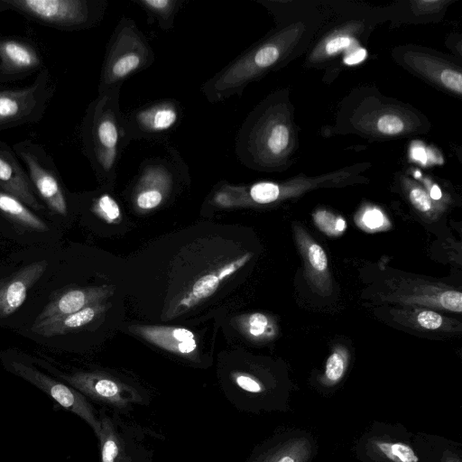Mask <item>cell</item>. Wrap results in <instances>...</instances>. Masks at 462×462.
<instances>
[{"label": "cell", "mask_w": 462, "mask_h": 462, "mask_svg": "<svg viewBox=\"0 0 462 462\" xmlns=\"http://www.w3.org/2000/svg\"><path fill=\"white\" fill-rule=\"evenodd\" d=\"M60 377L84 396L119 411H128L134 404L145 402L138 388L104 372H77Z\"/></svg>", "instance_id": "obj_4"}, {"label": "cell", "mask_w": 462, "mask_h": 462, "mask_svg": "<svg viewBox=\"0 0 462 462\" xmlns=\"http://www.w3.org/2000/svg\"><path fill=\"white\" fill-rule=\"evenodd\" d=\"M152 17L162 30H170L184 0H133Z\"/></svg>", "instance_id": "obj_22"}, {"label": "cell", "mask_w": 462, "mask_h": 462, "mask_svg": "<svg viewBox=\"0 0 462 462\" xmlns=\"http://www.w3.org/2000/svg\"><path fill=\"white\" fill-rule=\"evenodd\" d=\"M120 89L102 94L89 105L82 127L85 152L98 178L112 182L121 154L131 141Z\"/></svg>", "instance_id": "obj_1"}, {"label": "cell", "mask_w": 462, "mask_h": 462, "mask_svg": "<svg viewBox=\"0 0 462 462\" xmlns=\"http://www.w3.org/2000/svg\"><path fill=\"white\" fill-rule=\"evenodd\" d=\"M410 199L420 212L426 213L431 209L430 197L420 188H414L410 191Z\"/></svg>", "instance_id": "obj_30"}, {"label": "cell", "mask_w": 462, "mask_h": 462, "mask_svg": "<svg viewBox=\"0 0 462 462\" xmlns=\"http://www.w3.org/2000/svg\"><path fill=\"white\" fill-rule=\"evenodd\" d=\"M0 188L27 207L35 210L43 208L34 195L28 175L6 148H0Z\"/></svg>", "instance_id": "obj_12"}, {"label": "cell", "mask_w": 462, "mask_h": 462, "mask_svg": "<svg viewBox=\"0 0 462 462\" xmlns=\"http://www.w3.org/2000/svg\"><path fill=\"white\" fill-rule=\"evenodd\" d=\"M441 462H461L460 457L451 451L446 450L443 453Z\"/></svg>", "instance_id": "obj_35"}, {"label": "cell", "mask_w": 462, "mask_h": 462, "mask_svg": "<svg viewBox=\"0 0 462 462\" xmlns=\"http://www.w3.org/2000/svg\"><path fill=\"white\" fill-rule=\"evenodd\" d=\"M93 211L108 223L116 221L121 216L118 203L107 193H103L96 198Z\"/></svg>", "instance_id": "obj_25"}, {"label": "cell", "mask_w": 462, "mask_h": 462, "mask_svg": "<svg viewBox=\"0 0 462 462\" xmlns=\"http://www.w3.org/2000/svg\"><path fill=\"white\" fill-rule=\"evenodd\" d=\"M243 331L254 339L269 337L272 333L270 319L263 313H253L242 320Z\"/></svg>", "instance_id": "obj_24"}, {"label": "cell", "mask_w": 462, "mask_h": 462, "mask_svg": "<svg viewBox=\"0 0 462 462\" xmlns=\"http://www.w3.org/2000/svg\"><path fill=\"white\" fill-rule=\"evenodd\" d=\"M13 7L43 23L66 28H84L97 23L106 9L104 1L4 0Z\"/></svg>", "instance_id": "obj_3"}, {"label": "cell", "mask_w": 462, "mask_h": 462, "mask_svg": "<svg viewBox=\"0 0 462 462\" xmlns=\"http://www.w3.org/2000/svg\"><path fill=\"white\" fill-rule=\"evenodd\" d=\"M412 156L415 160L420 161L421 162H425L427 159L425 151L420 147L412 150Z\"/></svg>", "instance_id": "obj_36"}, {"label": "cell", "mask_w": 462, "mask_h": 462, "mask_svg": "<svg viewBox=\"0 0 462 462\" xmlns=\"http://www.w3.org/2000/svg\"><path fill=\"white\" fill-rule=\"evenodd\" d=\"M312 452L308 438L291 437L258 449L246 462H309Z\"/></svg>", "instance_id": "obj_15"}, {"label": "cell", "mask_w": 462, "mask_h": 462, "mask_svg": "<svg viewBox=\"0 0 462 462\" xmlns=\"http://www.w3.org/2000/svg\"><path fill=\"white\" fill-rule=\"evenodd\" d=\"M316 225L325 233L332 236L338 235L346 229V222L341 217H337L328 212H318L315 215Z\"/></svg>", "instance_id": "obj_26"}, {"label": "cell", "mask_w": 462, "mask_h": 462, "mask_svg": "<svg viewBox=\"0 0 462 462\" xmlns=\"http://www.w3.org/2000/svg\"><path fill=\"white\" fill-rule=\"evenodd\" d=\"M365 448L368 456L378 462H419L414 449L404 442L372 438Z\"/></svg>", "instance_id": "obj_20"}, {"label": "cell", "mask_w": 462, "mask_h": 462, "mask_svg": "<svg viewBox=\"0 0 462 462\" xmlns=\"http://www.w3.org/2000/svg\"><path fill=\"white\" fill-rule=\"evenodd\" d=\"M298 244L307 268L309 277L317 289L325 292L329 288L328 259L323 248L309 237L308 234L297 228Z\"/></svg>", "instance_id": "obj_18"}, {"label": "cell", "mask_w": 462, "mask_h": 462, "mask_svg": "<svg viewBox=\"0 0 462 462\" xmlns=\"http://www.w3.org/2000/svg\"><path fill=\"white\" fill-rule=\"evenodd\" d=\"M101 433L98 437L101 462H133L129 446L116 422L102 412L99 416Z\"/></svg>", "instance_id": "obj_19"}, {"label": "cell", "mask_w": 462, "mask_h": 462, "mask_svg": "<svg viewBox=\"0 0 462 462\" xmlns=\"http://www.w3.org/2000/svg\"><path fill=\"white\" fill-rule=\"evenodd\" d=\"M145 462H152V461H151V459L149 458V459H147Z\"/></svg>", "instance_id": "obj_39"}, {"label": "cell", "mask_w": 462, "mask_h": 462, "mask_svg": "<svg viewBox=\"0 0 462 462\" xmlns=\"http://www.w3.org/2000/svg\"><path fill=\"white\" fill-rule=\"evenodd\" d=\"M440 80L448 88L461 93L462 91V77L459 72L445 69L440 75Z\"/></svg>", "instance_id": "obj_31"}, {"label": "cell", "mask_w": 462, "mask_h": 462, "mask_svg": "<svg viewBox=\"0 0 462 462\" xmlns=\"http://www.w3.org/2000/svg\"><path fill=\"white\" fill-rule=\"evenodd\" d=\"M130 330L152 345L179 356H192L197 342L192 331L186 328L139 325Z\"/></svg>", "instance_id": "obj_11"}, {"label": "cell", "mask_w": 462, "mask_h": 462, "mask_svg": "<svg viewBox=\"0 0 462 462\" xmlns=\"http://www.w3.org/2000/svg\"><path fill=\"white\" fill-rule=\"evenodd\" d=\"M154 60V51L145 35L134 21L123 17L106 49L98 94L120 89L125 80L150 67Z\"/></svg>", "instance_id": "obj_2"}, {"label": "cell", "mask_w": 462, "mask_h": 462, "mask_svg": "<svg viewBox=\"0 0 462 462\" xmlns=\"http://www.w3.org/2000/svg\"><path fill=\"white\" fill-rule=\"evenodd\" d=\"M252 254H245L241 257L208 273L198 279L190 291L180 299L178 307L189 309L199 300L211 296L226 278L244 266L251 258Z\"/></svg>", "instance_id": "obj_17"}, {"label": "cell", "mask_w": 462, "mask_h": 462, "mask_svg": "<svg viewBox=\"0 0 462 462\" xmlns=\"http://www.w3.org/2000/svg\"><path fill=\"white\" fill-rule=\"evenodd\" d=\"M111 293V289L106 286L66 291L47 304L35 321L75 313L91 304L102 302Z\"/></svg>", "instance_id": "obj_13"}, {"label": "cell", "mask_w": 462, "mask_h": 462, "mask_svg": "<svg viewBox=\"0 0 462 462\" xmlns=\"http://www.w3.org/2000/svg\"><path fill=\"white\" fill-rule=\"evenodd\" d=\"M177 156L169 159H151L141 167L134 185L132 201L140 211H149L161 206L171 194L176 171L182 168Z\"/></svg>", "instance_id": "obj_6"}, {"label": "cell", "mask_w": 462, "mask_h": 462, "mask_svg": "<svg viewBox=\"0 0 462 462\" xmlns=\"http://www.w3.org/2000/svg\"><path fill=\"white\" fill-rule=\"evenodd\" d=\"M403 123L400 117L393 115H385L377 122L378 130L385 134H395L402 131Z\"/></svg>", "instance_id": "obj_28"}, {"label": "cell", "mask_w": 462, "mask_h": 462, "mask_svg": "<svg viewBox=\"0 0 462 462\" xmlns=\"http://www.w3.org/2000/svg\"><path fill=\"white\" fill-rule=\"evenodd\" d=\"M366 56V51L364 49L358 50L357 51L348 55L345 59V62L348 65L356 64L362 61Z\"/></svg>", "instance_id": "obj_34"}, {"label": "cell", "mask_w": 462, "mask_h": 462, "mask_svg": "<svg viewBox=\"0 0 462 462\" xmlns=\"http://www.w3.org/2000/svg\"><path fill=\"white\" fill-rule=\"evenodd\" d=\"M1 7H6V6L4 5V3H3V2H1V3H0V9H1Z\"/></svg>", "instance_id": "obj_38"}, {"label": "cell", "mask_w": 462, "mask_h": 462, "mask_svg": "<svg viewBox=\"0 0 462 462\" xmlns=\"http://www.w3.org/2000/svg\"><path fill=\"white\" fill-rule=\"evenodd\" d=\"M9 369L41 389L58 404L84 420L92 428L98 439L101 433L99 416L81 393L23 362L11 361Z\"/></svg>", "instance_id": "obj_5"}, {"label": "cell", "mask_w": 462, "mask_h": 462, "mask_svg": "<svg viewBox=\"0 0 462 462\" xmlns=\"http://www.w3.org/2000/svg\"><path fill=\"white\" fill-rule=\"evenodd\" d=\"M106 308V304L98 302L91 304L72 314L52 317L42 321H34L32 326V330L43 337L63 335L90 323L103 313Z\"/></svg>", "instance_id": "obj_16"}, {"label": "cell", "mask_w": 462, "mask_h": 462, "mask_svg": "<svg viewBox=\"0 0 462 462\" xmlns=\"http://www.w3.org/2000/svg\"><path fill=\"white\" fill-rule=\"evenodd\" d=\"M430 195L433 199H439L441 198V190L438 186H433L430 189Z\"/></svg>", "instance_id": "obj_37"}, {"label": "cell", "mask_w": 462, "mask_h": 462, "mask_svg": "<svg viewBox=\"0 0 462 462\" xmlns=\"http://www.w3.org/2000/svg\"><path fill=\"white\" fill-rule=\"evenodd\" d=\"M14 149L24 162L30 181L41 198L53 212L66 216V197L56 169L51 165V162L34 145L19 143Z\"/></svg>", "instance_id": "obj_7"}, {"label": "cell", "mask_w": 462, "mask_h": 462, "mask_svg": "<svg viewBox=\"0 0 462 462\" xmlns=\"http://www.w3.org/2000/svg\"><path fill=\"white\" fill-rule=\"evenodd\" d=\"M181 107L172 99L146 104L126 116L131 140L162 139L180 123Z\"/></svg>", "instance_id": "obj_9"}, {"label": "cell", "mask_w": 462, "mask_h": 462, "mask_svg": "<svg viewBox=\"0 0 462 462\" xmlns=\"http://www.w3.org/2000/svg\"><path fill=\"white\" fill-rule=\"evenodd\" d=\"M350 44V40L347 37H337L329 41L326 45V51L328 54H333L338 51L347 47Z\"/></svg>", "instance_id": "obj_33"}, {"label": "cell", "mask_w": 462, "mask_h": 462, "mask_svg": "<svg viewBox=\"0 0 462 462\" xmlns=\"http://www.w3.org/2000/svg\"><path fill=\"white\" fill-rule=\"evenodd\" d=\"M364 225L370 229H377L383 226L385 217L383 213L375 208L368 209L362 217Z\"/></svg>", "instance_id": "obj_32"}, {"label": "cell", "mask_w": 462, "mask_h": 462, "mask_svg": "<svg viewBox=\"0 0 462 462\" xmlns=\"http://www.w3.org/2000/svg\"><path fill=\"white\" fill-rule=\"evenodd\" d=\"M439 305L448 310L462 311V294L457 291H445L439 296Z\"/></svg>", "instance_id": "obj_27"}, {"label": "cell", "mask_w": 462, "mask_h": 462, "mask_svg": "<svg viewBox=\"0 0 462 462\" xmlns=\"http://www.w3.org/2000/svg\"><path fill=\"white\" fill-rule=\"evenodd\" d=\"M417 323L423 328L434 330L439 328L444 319L439 314L431 310H421L416 316Z\"/></svg>", "instance_id": "obj_29"}, {"label": "cell", "mask_w": 462, "mask_h": 462, "mask_svg": "<svg viewBox=\"0 0 462 462\" xmlns=\"http://www.w3.org/2000/svg\"><path fill=\"white\" fill-rule=\"evenodd\" d=\"M46 71L23 89L0 90V128L35 120L50 96Z\"/></svg>", "instance_id": "obj_8"}, {"label": "cell", "mask_w": 462, "mask_h": 462, "mask_svg": "<svg viewBox=\"0 0 462 462\" xmlns=\"http://www.w3.org/2000/svg\"><path fill=\"white\" fill-rule=\"evenodd\" d=\"M0 211L17 223L36 231H47L48 226L15 197L0 190Z\"/></svg>", "instance_id": "obj_21"}, {"label": "cell", "mask_w": 462, "mask_h": 462, "mask_svg": "<svg viewBox=\"0 0 462 462\" xmlns=\"http://www.w3.org/2000/svg\"><path fill=\"white\" fill-rule=\"evenodd\" d=\"M41 59L29 43L14 40H0V79L22 76L38 69Z\"/></svg>", "instance_id": "obj_14"}, {"label": "cell", "mask_w": 462, "mask_h": 462, "mask_svg": "<svg viewBox=\"0 0 462 462\" xmlns=\"http://www.w3.org/2000/svg\"><path fill=\"white\" fill-rule=\"evenodd\" d=\"M46 260L32 263L0 281V317L13 314L24 302L29 290L47 268Z\"/></svg>", "instance_id": "obj_10"}, {"label": "cell", "mask_w": 462, "mask_h": 462, "mask_svg": "<svg viewBox=\"0 0 462 462\" xmlns=\"http://www.w3.org/2000/svg\"><path fill=\"white\" fill-rule=\"evenodd\" d=\"M348 357L345 349H336L328 358L324 374L320 377V383L331 387L338 383L347 368Z\"/></svg>", "instance_id": "obj_23"}]
</instances>
